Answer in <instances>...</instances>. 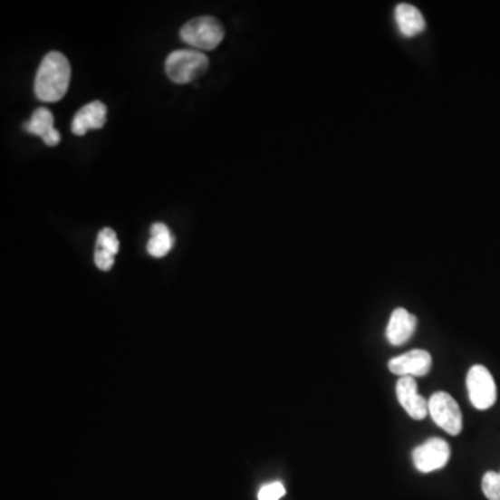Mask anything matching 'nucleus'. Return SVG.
I'll list each match as a JSON object with an SVG mask.
<instances>
[{"instance_id": "1", "label": "nucleus", "mask_w": 500, "mask_h": 500, "mask_svg": "<svg viewBox=\"0 0 500 500\" xmlns=\"http://www.w3.org/2000/svg\"><path fill=\"white\" fill-rule=\"evenodd\" d=\"M72 80L69 60L60 52H51L42 60L35 78V95L42 101L64 98Z\"/></svg>"}, {"instance_id": "2", "label": "nucleus", "mask_w": 500, "mask_h": 500, "mask_svg": "<svg viewBox=\"0 0 500 500\" xmlns=\"http://www.w3.org/2000/svg\"><path fill=\"white\" fill-rule=\"evenodd\" d=\"M182 41L202 51H213L224 39V27L212 15L192 18L181 28Z\"/></svg>"}, {"instance_id": "3", "label": "nucleus", "mask_w": 500, "mask_h": 500, "mask_svg": "<svg viewBox=\"0 0 500 500\" xmlns=\"http://www.w3.org/2000/svg\"><path fill=\"white\" fill-rule=\"evenodd\" d=\"M208 59L199 51H176L167 57L166 72L173 82L188 83L206 74Z\"/></svg>"}, {"instance_id": "4", "label": "nucleus", "mask_w": 500, "mask_h": 500, "mask_svg": "<svg viewBox=\"0 0 500 500\" xmlns=\"http://www.w3.org/2000/svg\"><path fill=\"white\" fill-rule=\"evenodd\" d=\"M428 411L438 427L450 435L463 429V414L457 402L447 392H435L428 400Z\"/></svg>"}, {"instance_id": "5", "label": "nucleus", "mask_w": 500, "mask_h": 500, "mask_svg": "<svg viewBox=\"0 0 500 500\" xmlns=\"http://www.w3.org/2000/svg\"><path fill=\"white\" fill-rule=\"evenodd\" d=\"M468 396L474 408L478 410H488L495 405L497 398L496 384L494 377L486 367L476 364L468 371L467 380Z\"/></svg>"}, {"instance_id": "6", "label": "nucleus", "mask_w": 500, "mask_h": 500, "mask_svg": "<svg viewBox=\"0 0 500 500\" xmlns=\"http://www.w3.org/2000/svg\"><path fill=\"white\" fill-rule=\"evenodd\" d=\"M450 458V447L442 438H431L413 450V463L420 473L441 470Z\"/></svg>"}, {"instance_id": "7", "label": "nucleus", "mask_w": 500, "mask_h": 500, "mask_svg": "<svg viewBox=\"0 0 500 500\" xmlns=\"http://www.w3.org/2000/svg\"><path fill=\"white\" fill-rule=\"evenodd\" d=\"M389 371L400 377H424L431 371L432 358L429 351L414 349L398 358L390 359Z\"/></svg>"}, {"instance_id": "8", "label": "nucleus", "mask_w": 500, "mask_h": 500, "mask_svg": "<svg viewBox=\"0 0 500 500\" xmlns=\"http://www.w3.org/2000/svg\"><path fill=\"white\" fill-rule=\"evenodd\" d=\"M396 395L406 413L413 420H424L428 411V400L417 390V384L413 377H400L396 384Z\"/></svg>"}, {"instance_id": "9", "label": "nucleus", "mask_w": 500, "mask_h": 500, "mask_svg": "<svg viewBox=\"0 0 500 500\" xmlns=\"http://www.w3.org/2000/svg\"><path fill=\"white\" fill-rule=\"evenodd\" d=\"M108 108L101 101H95L85 104L74 116L72 122V134L82 137L88 130H101L106 124Z\"/></svg>"}, {"instance_id": "10", "label": "nucleus", "mask_w": 500, "mask_h": 500, "mask_svg": "<svg viewBox=\"0 0 500 500\" xmlns=\"http://www.w3.org/2000/svg\"><path fill=\"white\" fill-rule=\"evenodd\" d=\"M417 327V317L406 309H395L390 314L387 327V338L390 345H405Z\"/></svg>"}, {"instance_id": "11", "label": "nucleus", "mask_w": 500, "mask_h": 500, "mask_svg": "<svg viewBox=\"0 0 500 500\" xmlns=\"http://www.w3.org/2000/svg\"><path fill=\"white\" fill-rule=\"evenodd\" d=\"M395 21L400 34L406 38L418 35L426 30L423 13L413 5L400 4L395 9Z\"/></svg>"}, {"instance_id": "12", "label": "nucleus", "mask_w": 500, "mask_h": 500, "mask_svg": "<svg viewBox=\"0 0 500 500\" xmlns=\"http://www.w3.org/2000/svg\"><path fill=\"white\" fill-rule=\"evenodd\" d=\"M152 238L148 242V254L153 257L166 256L174 246V236L166 224L155 223L150 228Z\"/></svg>"}, {"instance_id": "13", "label": "nucleus", "mask_w": 500, "mask_h": 500, "mask_svg": "<svg viewBox=\"0 0 500 500\" xmlns=\"http://www.w3.org/2000/svg\"><path fill=\"white\" fill-rule=\"evenodd\" d=\"M53 114L45 108H39L34 111L31 121L25 122L24 130L31 134L39 135L43 139L49 132L53 131Z\"/></svg>"}, {"instance_id": "14", "label": "nucleus", "mask_w": 500, "mask_h": 500, "mask_svg": "<svg viewBox=\"0 0 500 500\" xmlns=\"http://www.w3.org/2000/svg\"><path fill=\"white\" fill-rule=\"evenodd\" d=\"M483 492L488 500H500V474L488 471L483 478Z\"/></svg>"}, {"instance_id": "15", "label": "nucleus", "mask_w": 500, "mask_h": 500, "mask_svg": "<svg viewBox=\"0 0 500 500\" xmlns=\"http://www.w3.org/2000/svg\"><path fill=\"white\" fill-rule=\"evenodd\" d=\"M96 245L103 247V249L109 250V252L113 254L114 256L119 254V238H117V234L114 233L113 229L109 228V226L101 229V233L98 234V241H96Z\"/></svg>"}, {"instance_id": "16", "label": "nucleus", "mask_w": 500, "mask_h": 500, "mask_svg": "<svg viewBox=\"0 0 500 500\" xmlns=\"http://www.w3.org/2000/svg\"><path fill=\"white\" fill-rule=\"evenodd\" d=\"M286 494L285 486L281 483H271L259 491V500H280Z\"/></svg>"}, {"instance_id": "17", "label": "nucleus", "mask_w": 500, "mask_h": 500, "mask_svg": "<svg viewBox=\"0 0 500 500\" xmlns=\"http://www.w3.org/2000/svg\"><path fill=\"white\" fill-rule=\"evenodd\" d=\"M95 263L98 265L99 270L109 271L111 270L114 264V255L111 254L109 250L103 249V247H95Z\"/></svg>"}, {"instance_id": "18", "label": "nucleus", "mask_w": 500, "mask_h": 500, "mask_svg": "<svg viewBox=\"0 0 500 500\" xmlns=\"http://www.w3.org/2000/svg\"><path fill=\"white\" fill-rule=\"evenodd\" d=\"M60 139H62V138H60L59 131L53 130V131L49 132V134L43 138V142L48 146H56L59 145Z\"/></svg>"}, {"instance_id": "19", "label": "nucleus", "mask_w": 500, "mask_h": 500, "mask_svg": "<svg viewBox=\"0 0 500 500\" xmlns=\"http://www.w3.org/2000/svg\"><path fill=\"white\" fill-rule=\"evenodd\" d=\"M500 474V473H499Z\"/></svg>"}]
</instances>
